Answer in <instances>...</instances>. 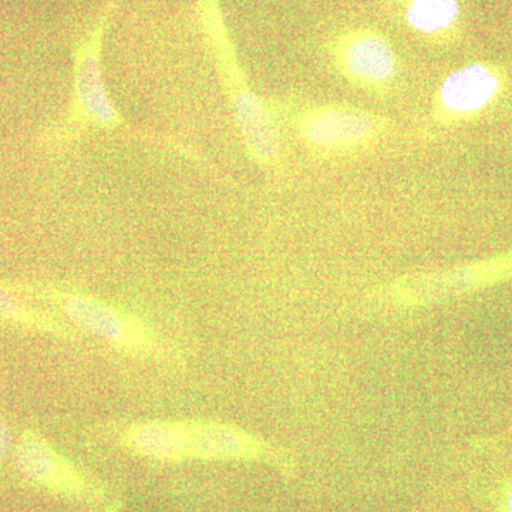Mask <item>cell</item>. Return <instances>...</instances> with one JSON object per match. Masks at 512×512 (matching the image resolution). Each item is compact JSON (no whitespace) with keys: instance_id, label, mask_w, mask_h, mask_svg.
Instances as JSON below:
<instances>
[{"instance_id":"cell-6","label":"cell","mask_w":512,"mask_h":512,"mask_svg":"<svg viewBox=\"0 0 512 512\" xmlns=\"http://www.w3.org/2000/svg\"><path fill=\"white\" fill-rule=\"evenodd\" d=\"M372 131V123L359 113L329 110L315 114L306 124V134L312 141L326 146L356 143Z\"/></svg>"},{"instance_id":"cell-3","label":"cell","mask_w":512,"mask_h":512,"mask_svg":"<svg viewBox=\"0 0 512 512\" xmlns=\"http://www.w3.org/2000/svg\"><path fill=\"white\" fill-rule=\"evenodd\" d=\"M15 463L26 480L50 493L90 500L94 490L82 471L35 431H25L15 447Z\"/></svg>"},{"instance_id":"cell-8","label":"cell","mask_w":512,"mask_h":512,"mask_svg":"<svg viewBox=\"0 0 512 512\" xmlns=\"http://www.w3.org/2000/svg\"><path fill=\"white\" fill-rule=\"evenodd\" d=\"M235 109H237L239 124L252 150L259 157L274 156L278 146L275 127L264 106L249 94H239L235 100Z\"/></svg>"},{"instance_id":"cell-11","label":"cell","mask_w":512,"mask_h":512,"mask_svg":"<svg viewBox=\"0 0 512 512\" xmlns=\"http://www.w3.org/2000/svg\"><path fill=\"white\" fill-rule=\"evenodd\" d=\"M457 15V0H414L407 18L413 28L429 33L448 28Z\"/></svg>"},{"instance_id":"cell-12","label":"cell","mask_w":512,"mask_h":512,"mask_svg":"<svg viewBox=\"0 0 512 512\" xmlns=\"http://www.w3.org/2000/svg\"><path fill=\"white\" fill-rule=\"evenodd\" d=\"M10 447H12V436H10L8 424L0 417V466L9 456Z\"/></svg>"},{"instance_id":"cell-2","label":"cell","mask_w":512,"mask_h":512,"mask_svg":"<svg viewBox=\"0 0 512 512\" xmlns=\"http://www.w3.org/2000/svg\"><path fill=\"white\" fill-rule=\"evenodd\" d=\"M187 436L190 460L264 461L286 467L282 451L235 424L187 421Z\"/></svg>"},{"instance_id":"cell-9","label":"cell","mask_w":512,"mask_h":512,"mask_svg":"<svg viewBox=\"0 0 512 512\" xmlns=\"http://www.w3.org/2000/svg\"><path fill=\"white\" fill-rule=\"evenodd\" d=\"M0 320L8 325L30 330V332L46 333L57 338H73L74 333L63 322L45 315V313L33 311L28 306L13 298L8 291L0 286Z\"/></svg>"},{"instance_id":"cell-1","label":"cell","mask_w":512,"mask_h":512,"mask_svg":"<svg viewBox=\"0 0 512 512\" xmlns=\"http://www.w3.org/2000/svg\"><path fill=\"white\" fill-rule=\"evenodd\" d=\"M43 299L56 306L77 328L86 330L119 350L140 359H158L163 348L143 320L80 293H43Z\"/></svg>"},{"instance_id":"cell-7","label":"cell","mask_w":512,"mask_h":512,"mask_svg":"<svg viewBox=\"0 0 512 512\" xmlns=\"http://www.w3.org/2000/svg\"><path fill=\"white\" fill-rule=\"evenodd\" d=\"M346 62L350 72L367 82H383L392 76L394 57L379 37H360L350 45Z\"/></svg>"},{"instance_id":"cell-10","label":"cell","mask_w":512,"mask_h":512,"mask_svg":"<svg viewBox=\"0 0 512 512\" xmlns=\"http://www.w3.org/2000/svg\"><path fill=\"white\" fill-rule=\"evenodd\" d=\"M80 101L90 119L100 124H109L114 119V107L104 90L99 64L93 57H86L79 67Z\"/></svg>"},{"instance_id":"cell-5","label":"cell","mask_w":512,"mask_h":512,"mask_svg":"<svg viewBox=\"0 0 512 512\" xmlns=\"http://www.w3.org/2000/svg\"><path fill=\"white\" fill-rule=\"evenodd\" d=\"M500 89L493 70L473 64L451 74L441 89V100L454 113H478L487 107Z\"/></svg>"},{"instance_id":"cell-4","label":"cell","mask_w":512,"mask_h":512,"mask_svg":"<svg viewBox=\"0 0 512 512\" xmlns=\"http://www.w3.org/2000/svg\"><path fill=\"white\" fill-rule=\"evenodd\" d=\"M121 444L137 456L181 463L188 456L187 421H144L121 431Z\"/></svg>"},{"instance_id":"cell-13","label":"cell","mask_w":512,"mask_h":512,"mask_svg":"<svg viewBox=\"0 0 512 512\" xmlns=\"http://www.w3.org/2000/svg\"><path fill=\"white\" fill-rule=\"evenodd\" d=\"M508 512H512V493L510 497V503H508Z\"/></svg>"}]
</instances>
